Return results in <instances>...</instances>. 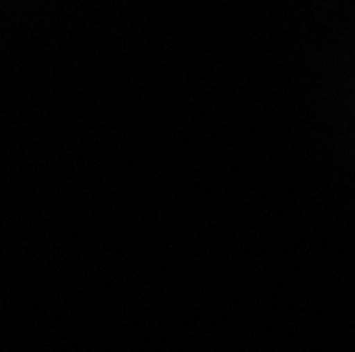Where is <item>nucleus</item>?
Segmentation results:
<instances>
[]
</instances>
